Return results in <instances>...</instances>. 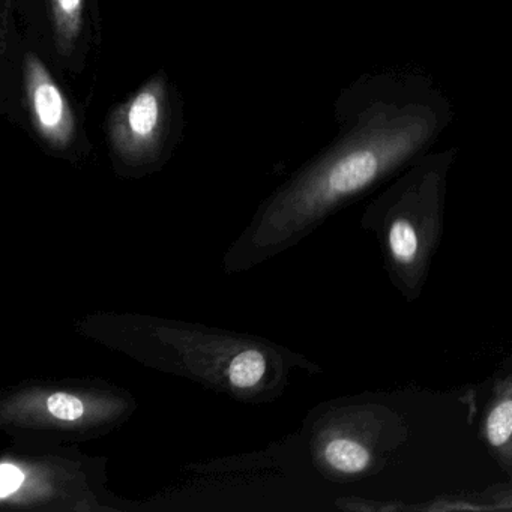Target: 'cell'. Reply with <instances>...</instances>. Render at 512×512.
<instances>
[{"label":"cell","mask_w":512,"mask_h":512,"mask_svg":"<svg viewBox=\"0 0 512 512\" xmlns=\"http://www.w3.org/2000/svg\"><path fill=\"white\" fill-rule=\"evenodd\" d=\"M26 40L64 77H80L100 47L98 0H14Z\"/></svg>","instance_id":"6"},{"label":"cell","mask_w":512,"mask_h":512,"mask_svg":"<svg viewBox=\"0 0 512 512\" xmlns=\"http://www.w3.org/2000/svg\"><path fill=\"white\" fill-rule=\"evenodd\" d=\"M481 436L491 457L512 481V371L494 380L482 415Z\"/></svg>","instance_id":"7"},{"label":"cell","mask_w":512,"mask_h":512,"mask_svg":"<svg viewBox=\"0 0 512 512\" xmlns=\"http://www.w3.org/2000/svg\"><path fill=\"white\" fill-rule=\"evenodd\" d=\"M407 437L406 419L385 404L344 407L320 437V463L338 478H364L382 470Z\"/></svg>","instance_id":"5"},{"label":"cell","mask_w":512,"mask_h":512,"mask_svg":"<svg viewBox=\"0 0 512 512\" xmlns=\"http://www.w3.org/2000/svg\"><path fill=\"white\" fill-rule=\"evenodd\" d=\"M266 370V361L257 350H245L238 353L229 365V382L236 389H250L262 380Z\"/></svg>","instance_id":"8"},{"label":"cell","mask_w":512,"mask_h":512,"mask_svg":"<svg viewBox=\"0 0 512 512\" xmlns=\"http://www.w3.org/2000/svg\"><path fill=\"white\" fill-rule=\"evenodd\" d=\"M0 473H2L0 496H2V499H8V497L13 496L22 487L23 482H25V475H23L22 470L16 464L11 463L2 464Z\"/></svg>","instance_id":"10"},{"label":"cell","mask_w":512,"mask_h":512,"mask_svg":"<svg viewBox=\"0 0 512 512\" xmlns=\"http://www.w3.org/2000/svg\"><path fill=\"white\" fill-rule=\"evenodd\" d=\"M104 137L118 172L143 175L163 166L184 130L178 86L164 70L152 74L104 119Z\"/></svg>","instance_id":"4"},{"label":"cell","mask_w":512,"mask_h":512,"mask_svg":"<svg viewBox=\"0 0 512 512\" xmlns=\"http://www.w3.org/2000/svg\"><path fill=\"white\" fill-rule=\"evenodd\" d=\"M46 409L53 418L62 422H74L86 415V403L82 398L67 392H56L46 401Z\"/></svg>","instance_id":"9"},{"label":"cell","mask_w":512,"mask_h":512,"mask_svg":"<svg viewBox=\"0 0 512 512\" xmlns=\"http://www.w3.org/2000/svg\"><path fill=\"white\" fill-rule=\"evenodd\" d=\"M337 136L266 205L260 230L289 241L391 181L428 154L454 119L442 89L421 73L362 74L334 106Z\"/></svg>","instance_id":"1"},{"label":"cell","mask_w":512,"mask_h":512,"mask_svg":"<svg viewBox=\"0 0 512 512\" xmlns=\"http://www.w3.org/2000/svg\"><path fill=\"white\" fill-rule=\"evenodd\" d=\"M457 152L448 148L422 155L365 209L362 226L376 235L389 278L407 301L421 295L439 248Z\"/></svg>","instance_id":"2"},{"label":"cell","mask_w":512,"mask_h":512,"mask_svg":"<svg viewBox=\"0 0 512 512\" xmlns=\"http://www.w3.org/2000/svg\"><path fill=\"white\" fill-rule=\"evenodd\" d=\"M19 26L16 10L0 11V109L47 154L82 160L92 151L85 116Z\"/></svg>","instance_id":"3"}]
</instances>
